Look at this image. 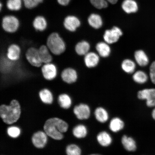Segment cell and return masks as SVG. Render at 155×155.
<instances>
[{
  "mask_svg": "<svg viewBox=\"0 0 155 155\" xmlns=\"http://www.w3.org/2000/svg\"><path fill=\"white\" fill-rule=\"evenodd\" d=\"M68 128V125L67 123L58 118L48 119L44 126V130L46 134L57 140H61L63 138L62 133L66 132Z\"/></svg>",
  "mask_w": 155,
  "mask_h": 155,
  "instance_id": "cell-1",
  "label": "cell"
},
{
  "mask_svg": "<svg viewBox=\"0 0 155 155\" xmlns=\"http://www.w3.org/2000/svg\"><path fill=\"white\" fill-rule=\"evenodd\" d=\"M21 113L20 104L18 101L13 100L9 105L2 104L0 107V115L3 120L8 124L16 122Z\"/></svg>",
  "mask_w": 155,
  "mask_h": 155,
  "instance_id": "cell-2",
  "label": "cell"
},
{
  "mask_svg": "<svg viewBox=\"0 0 155 155\" xmlns=\"http://www.w3.org/2000/svg\"><path fill=\"white\" fill-rule=\"evenodd\" d=\"M46 45L53 55H61L66 49L64 41L57 32H53L50 34L46 40Z\"/></svg>",
  "mask_w": 155,
  "mask_h": 155,
  "instance_id": "cell-3",
  "label": "cell"
},
{
  "mask_svg": "<svg viewBox=\"0 0 155 155\" xmlns=\"http://www.w3.org/2000/svg\"><path fill=\"white\" fill-rule=\"evenodd\" d=\"M2 28L5 32L13 34L18 30L20 22L18 19L12 15H7L4 17L2 21Z\"/></svg>",
  "mask_w": 155,
  "mask_h": 155,
  "instance_id": "cell-4",
  "label": "cell"
},
{
  "mask_svg": "<svg viewBox=\"0 0 155 155\" xmlns=\"http://www.w3.org/2000/svg\"><path fill=\"white\" fill-rule=\"evenodd\" d=\"M25 56L27 61L32 66L40 68L43 65L39 53L38 48L35 47L28 48L25 52Z\"/></svg>",
  "mask_w": 155,
  "mask_h": 155,
  "instance_id": "cell-5",
  "label": "cell"
},
{
  "mask_svg": "<svg viewBox=\"0 0 155 155\" xmlns=\"http://www.w3.org/2000/svg\"><path fill=\"white\" fill-rule=\"evenodd\" d=\"M123 34L120 28L114 26L110 30H106L104 32L103 36L104 41L109 44L115 43L118 41Z\"/></svg>",
  "mask_w": 155,
  "mask_h": 155,
  "instance_id": "cell-6",
  "label": "cell"
},
{
  "mask_svg": "<svg viewBox=\"0 0 155 155\" xmlns=\"http://www.w3.org/2000/svg\"><path fill=\"white\" fill-rule=\"evenodd\" d=\"M41 69L42 76L46 80H53L58 76V68L53 63L43 64Z\"/></svg>",
  "mask_w": 155,
  "mask_h": 155,
  "instance_id": "cell-7",
  "label": "cell"
},
{
  "mask_svg": "<svg viewBox=\"0 0 155 155\" xmlns=\"http://www.w3.org/2000/svg\"><path fill=\"white\" fill-rule=\"evenodd\" d=\"M137 97L141 100H146L147 106L150 107L155 106V89H145L139 91Z\"/></svg>",
  "mask_w": 155,
  "mask_h": 155,
  "instance_id": "cell-8",
  "label": "cell"
},
{
  "mask_svg": "<svg viewBox=\"0 0 155 155\" xmlns=\"http://www.w3.org/2000/svg\"><path fill=\"white\" fill-rule=\"evenodd\" d=\"M62 80L68 84H72L76 83L78 78L77 71L72 67L65 68L61 73Z\"/></svg>",
  "mask_w": 155,
  "mask_h": 155,
  "instance_id": "cell-9",
  "label": "cell"
},
{
  "mask_svg": "<svg viewBox=\"0 0 155 155\" xmlns=\"http://www.w3.org/2000/svg\"><path fill=\"white\" fill-rule=\"evenodd\" d=\"M81 25L79 19L74 15H68L64 19L63 22L64 28L70 32L76 31Z\"/></svg>",
  "mask_w": 155,
  "mask_h": 155,
  "instance_id": "cell-10",
  "label": "cell"
},
{
  "mask_svg": "<svg viewBox=\"0 0 155 155\" xmlns=\"http://www.w3.org/2000/svg\"><path fill=\"white\" fill-rule=\"evenodd\" d=\"M22 50L18 45L12 44L8 46L5 55L8 59L11 61H18L21 57Z\"/></svg>",
  "mask_w": 155,
  "mask_h": 155,
  "instance_id": "cell-11",
  "label": "cell"
},
{
  "mask_svg": "<svg viewBox=\"0 0 155 155\" xmlns=\"http://www.w3.org/2000/svg\"><path fill=\"white\" fill-rule=\"evenodd\" d=\"M73 111L79 120L88 119L91 115L90 107L86 104H81L75 106Z\"/></svg>",
  "mask_w": 155,
  "mask_h": 155,
  "instance_id": "cell-12",
  "label": "cell"
},
{
  "mask_svg": "<svg viewBox=\"0 0 155 155\" xmlns=\"http://www.w3.org/2000/svg\"><path fill=\"white\" fill-rule=\"evenodd\" d=\"M47 135L41 131L35 133L32 137V142L34 146L38 148H43L47 143Z\"/></svg>",
  "mask_w": 155,
  "mask_h": 155,
  "instance_id": "cell-13",
  "label": "cell"
},
{
  "mask_svg": "<svg viewBox=\"0 0 155 155\" xmlns=\"http://www.w3.org/2000/svg\"><path fill=\"white\" fill-rule=\"evenodd\" d=\"M100 60V56L94 52H89L84 56V63L88 68L96 67L99 63Z\"/></svg>",
  "mask_w": 155,
  "mask_h": 155,
  "instance_id": "cell-14",
  "label": "cell"
},
{
  "mask_svg": "<svg viewBox=\"0 0 155 155\" xmlns=\"http://www.w3.org/2000/svg\"><path fill=\"white\" fill-rule=\"evenodd\" d=\"M39 53L42 63H52L53 60V54L50 52L46 44L42 45L38 48Z\"/></svg>",
  "mask_w": 155,
  "mask_h": 155,
  "instance_id": "cell-15",
  "label": "cell"
},
{
  "mask_svg": "<svg viewBox=\"0 0 155 155\" xmlns=\"http://www.w3.org/2000/svg\"><path fill=\"white\" fill-rule=\"evenodd\" d=\"M48 23L43 16L38 15L34 18L32 23V26L35 30L40 32H43L48 28Z\"/></svg>",
  "mask_w": 155,
  "mask_h": 155,
  "instance_id": "cell-16",
  "label": "cell"
},
{
  "mask_svg": "<svg viewBox=\"0 0 155 155\" xmlns=\"http://www.w3.org/2000/svg\"><path fill=\"white\" fill-rule=\"evenodd\" d=\"M90 45L88 42L82 40L77 42L74 46L75 53L79 56H84L89 52Z\"/></svg>",
  "mask_w": 155,
  "mask_h": 155,
  "instance_id": "cell-17",
  "label": "cell"
},
{
  "mask_svg": "<svg viewBox=\"0 0 155 155\" xmlns=\"http://www.w3.org/2000/svg\"><path fill=\"white\" fill-rule=\"evenodd\" d=\"M121 141L124 148L128 152H135L137 150V143L133 137L124 135Z\"/></svg>",
  "mask_w": 155,
  "mask_h": 155,
  "instance_id": "cell-18",
  "label": "cell"
},
{
  "mask_svg": "<svg viewBox=\"0 0 155 155\" xmlns=\"http://www.w3.org/2000/svg\"><path fill=\"white\" fill-rule=\"evenodd\" d=\"M109 44L106 42H100L96 44V48L98 55L103 58H106L110 55L111 48Z\"/></svg>",
  "mask_w": 155,
  "mask_h": 155,
  "instance_id": "cell-19",
  "label": "cell"
},
{
  "mask_svg": "<svg viewBox=\"0 0 155 155\" xmlns=\"http://www.w3.org/2000/svg\"><path fill=\"white\" fill-rule=\"evenodd\" d=\"M97 140L99 144L104 147L109 146L112 142L111 135L106 131H102L99 133L97 135Z\"/></svg>",
  "mask_w": 155,
  "mask_h": 155,
  "instance_id": "cell-20",
  "label": "cell"
},
{
  "mask_svg": "<svg viewBox=\"0 0 155 155\" xmlns=\"http://www.w3.org/2000/svg\"><path fill=\"white\" fill-rule=\"evenodd\" d=\"M134 56L136 62L140 66L145 67L148 64L149 58L143 50H139L135 51Z\"/></svg>",
  "mask_w": 155,
  "mask_h": 155,
  "instance_id": "cell-21",
  "label": "cell"
},
{
  "mask_svg": "<svg viewBox=\"0 0 155 155\" xmlns=\"http://www.w3.org/2000/svg\"><path fill=\"white\" fill-rule=\"evenodd\" d=\"M38 95L40 100L44 103L50 104L53 102V94L49 89L48 88L42 89L39 92Z\"/></svg>",
  "mask_w": 155,
  "mask_h": 155,
  "instance_id": "cell-22",
  "label": "cell"
},
{
  "mask_svg": "<svg viewBox=\"0 0 155 155\" xmlns=\"http://www.w3.org/2000/svg\"><path fill=\"white\" fill-rule=\"evenodd\" d=\"M123 10L127 13L137 12L138 10V5L134 0H124L122 5Z\"/></svg>",
  "mask_w": 155,
  "mask_h": 155,
  "instance_id": "cell-23",
  "label": "cell"
},
{
  "mask_svg": "<svg viewBox=\"0 0 155 155\" xmlns=\"http://www.w3.org/2000/svg\"><path fill=\"white\" fill-rule=\"evenodd\" d=\"M94 114L97 121L100 123H105L109 119L108 112L103 107H98L96 108Z\"/></svg>",
  "mask_w": 155,
  "mask_h": 155,
  "instance_id": "cell-24",
  "label": "cell"
},
{
  "mask_svg": "<svg viewBox=\"0 0 155 155\" xmlns=\"http://www.w3.org/2000/svg\"><path fill=\"white\" fill-rule=\"evenodd\" d=\"M124 123L122 120L118 117H114L110 121L109 128L114 133H117L123 129Z\"/></svg>",
  "mask_w": 155,
  "mask_h": 155,
  "instance_id": "cell-25",
  "label": "cell"
},
{
  "mask_svg": "<svg viewBox=\"0 0 155 155\" xmlns=\"http://www.w3.org/2000/svg\"><path fill=\"white\" fill-rule=\"evenodd\" d=\"M121 67L123 71L128 74L134 73L135 72L136 65L134 61L130 59L124 60L122 62Z\"/></svg>",
  "mask_w": 155,
  "mask_h": 155,
  "instance_id": "cell-26",
  "label": "cell"
},
{
  "mask_svg": "<svg viewBox=\"0 0 155 155\" xmlns=\"http://www.w3.org/2000/svg\"><path fill=\"white\" fill-rule=\"evenodd\" d=\"M88 21L89 24L95 29L100 28L102 26V19L101 17L97 14L91 15L88 17Z\"/></svg>",
  "mask_w": 155,
  "mask_h": 155,
  "instance_id": "cell-27",
  "label": "cell"
},
{
  "mask_svg": "<svg viewBox=\"0 0 155 155\" xmlns=\"http://www.w3.org/2000/svg\"><path fill=\"white\" fill-rule=\"evenodd\" d=\"M58 102L61 107L68 109L71 105L72 100L68 94H60L58 97Z\"/></svg>",
  "mask_w": 155,
  "mask_h": 155,
  "instance_id": "cell-28",
  "label": "cell"
},
{
  "mask_svg": "<svg viewBox=\"0 0 155 155\" xmlns=\"http://www.w3.org/2000/svg\"><path fill=\"white\" fill-rule=\"evenodd\" d=\"M133 79L136 83L143 84L146 83L148 81V76L144 71H138L134 73Z\"/></svg>",
  "mask_w": 155,
  "mask_h": 155,
  "instance_id": "cell-29",
  "label": "cell"
},
{
  "mask_svg": "<svg viewBox=\"0 0 155 155\" xmlns=\"http://www.w3.org/2000/svg\"><path fill=\"white\" fill-rule=\"evenodd\" d=\"M73 134L78 138H83L86 137L88 131L86 126L83 125H78L74 128Z\"/></svg>",
  "mask_w": 155,
  "mask_h": 155,
  "instance_id": "cell-30",
  "label": "cell"
},
{
  "mask_svg": "<svg viewBox=\"0 0 155 155\" xmlns=\"http://www.w3.org/2000/svg\"><path fill=\"white\" fill-rule=\"evenodd\" d=\"M22 0H7V8L11 11H18L22 7Z\"/></svg>",
  "mask_w": 155,
  "mask_h": 155,
  "instance_id": "cell-31",
  "label": "cell"
},
{
  "mask_svg": "<svg viewBox=\"0 0 155 155\" xmlns=\"http://www.w3.org/2000/svg\"><path fill=\"white\" fill-rule=\"evenodd\" d=\"M66 153L67 155H81V150L78 145L72 144L67 147Z\"/></svg>",
  "mask_w": 155,
  "mask_h": 155,
  "instance_id": "cell-32",
  "label": "cell"
},
{
  "mask_svg": "<svg viewBox=\"0 0 155 155\" xmlns=\"http://www.w3.org/2000/svg\"><path fill=\"white\" fill-rule=\"evenodd\" d=\"M91 3L98 9L106 8L108 5L107 0H90Z\"/></svg>",
  "mask_w": 155,
  "mask_h": 155,
  "instance_id": "cell-33",
  "label": "cell"
},
{
  "mask_svg": "<svg viewBox=\"0 0 155 155\" xmlns=\"http://www.w3.org/2000/svg\"><path fill=\"white\" fill-rule=\"evenodd\" d=\"M25 6L28 9H32L36 7L43 2V0H22Z\"/></svg>",
  "mask_w": 155,
  "mask_h": 155,
  "instance_id": "cell-34",
  "label": "cell"
},
{
  "mask_svg": "<svg viewBox=\"0 0 155 155\" xmlns=\"http://www.w3.org/2000/svg\"><path fill=\"white\" fill-rule=\"evenodd\" d=\"M7 133L10 137L13 138H16L20 135L21 130L18 127H11L8 129Z\"/></svg>",
  "mask_w": 155,
  "mask_h": 155,
  "instance_id": "cell-35",
  "label": "cell"
},
{
  "mask_svg": "<svg viewBox=\"0 0 155 155\" xmlns=\"http://www.w3.org/2000/svg\"><path fill=\"white\" fill-rule=\"evenodd\" d=\"M150 77L152 82L155 84V61L152 63L150 66Z\"/></svg>",
  "mask_w": 155,
  "mask_h": 155,
  "instance_id": "cell-36",
  "label": "cell"
},
{
  "mask_svg": "<svg viewBox=\"0 0 155 155\" xmlns=\"http://www.w3.org/2000/svg\"><path fill=\"white\" fill-rule=\"evenodd\" d=\"M71 0H57L58 3L62 6H67L68 5Z\"/></svg>",
  "mask_w": 155,
  "mask_h": 155,
  "instance_id": "cell-37",
  "label": "cell"
},
{
  "mask_svg": "<svg viewBox=\"0 0 155 155\" xmlns=\"http://www.w3.org/2000/svg\"><path fill=\"white\" fill-rule=\"evenodd\" d=\"M108 2H109L112 4H115L117 2L118 0H107Z\"/></svg>",
  "mask_w": 155,
  "mask_h": 155,
  "instance_id": "cell-38",
  "label": "cell"
},
{
  "mask_svg": "<svg viewBox=\"0 0 155 155\" xmlns=\"http://www.w3.org/2000/svg\"><path fill=\"white\" fill-rule=\"evenodd\" d=\"M152 116L153 119L155 120V108L153 110L152 112Z\"/></svg>",
  "mask_w": 155,
  "mask_h": 155,
  "instance_id": "cell-39",
  "label": "cell"
},
{
  "mask_svg": "<svg viewBox=\"0 0 155 155\" xmlns=\"http://www.w3.org/2000/svg\"><path fill=\"white\" fill-rule=\"evenodd\" d=\"M88 155H102L101 154H92Z\"/></svg>",
  "mask_w": 155,
  "mask_h": 155,
  "instance_id": "cell-40",
  "label": "cell"
},
{
  "mask_svg": "<svg viewBox=\"0 0 155 155\" xmlns=\"http://www.w3.org/2000/svg\"><path fill=\"white\" fill-rule=\"evenodd\" d=\"M0 7H1L0 8H1V10L2 9V3H1V5H0Z\"/></svg>",
  "mask_w": 155,
  "mask_h": 155,
  "instance_id": "cell-41",
  "label": "cell"
}]
</instances>
